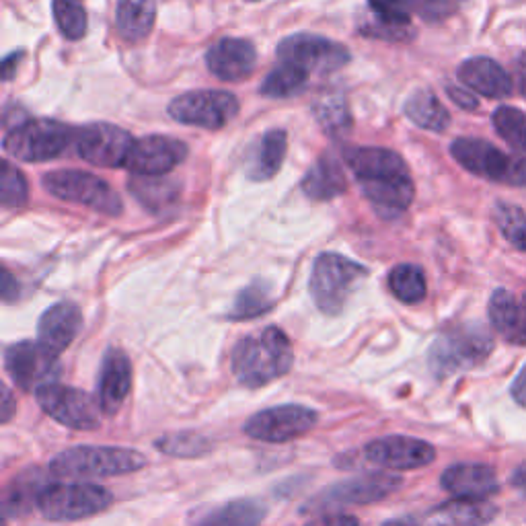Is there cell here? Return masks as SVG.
<instances>
[{
  "mask_svg": "<svg viewBox=\"0 0 526 526\" xmlns=\"http://www.w3.org/2000/svg\"><path fill=\"white\" fill-rule=\"evenodd\" d=\"M344 161L356 175L364 198L385 218L403 214L416 196L405 161L389 148L352 146Z\"/></svg>",
  "mask_w": 526,
  "mask_h": 526,
  "instance_id": "cell-1",
  "label": "cell"
},
{
  "mask_svg": "<svg viewBox=\"0 0 526 526\" xmlns=\"http://www.w3.org/2000/svg\"><path fill=\"white\" fill-rule=\"evenodd\" d=\"M294 350L288 335L278 327L251 333L233 350V374L249 389L266 387L292 368Z\"/></svg>",
  "mask_w": 526,
  "mask_h": 526,
  "instance_id": "cell-2",
  "label": "cell"
},
{
  "mask_svg": "<svg viewBox=\"0 0 526 526\" xmlns=\"http://www.w3.org/2000/svg\"><path fill=\"white\" fill-rule=\"evenodd\" d=\"M146 465L144 455L132 448L116 446H74L56 455L50 471L58 477H116L140 471Z\"/></svg>",
  "mask_w": 526,
  "mask_h": 526,
  "instance_id": "cell-3",
  "label": "cell"
},
{
  "mask_svg": "<svg viewBox=\"0 0 526 526\" xmlns=\"http://www.w3.org/2000/svg\"><path fill=\"white\" fill-rule=\"evenodd\" d=\"M77 128H70L56 120H27L15 124L3 140L5 153L25 161L44 163L58 159L66 148L74 144Z\"/></svg>",
  "mask_w": 526,
  "mask_h": 526,
  "instance_id": "cell-4",
  "label": "cell"
},
{
  "mask_svg": "<svg viewBox=\"0 0 526 526\" xmlns=\"http://www.w3.org/2000/svg\"><path fill=\"white\" fill-rule=\"evenodd\" d=\"M366 276L368 270L360 263L337 253H321L315 259L311 274V294L315 305L325 315L342 313L358 282Z\"/></svg>",
  "mask_w": 526,
  "mask_h": 526,
  "instance_id": "cell-5",
  "label": "cell"
},
{
  "mask_svg": "<svg viewBox=\"0 0 526 526\" xmlns=\"http://www.w3.org/2000/svg\"><path fill=\"white\" fill-rule=\"evenodd\" d=\"M44 190L62 202L87 206L103 216L116 218L124 206L120 196L101 177L85 171H54L44 175Z\"/></svg>",
  "mask_w": 526,
  "mask_h": 526,
  "instance_id": "cell-6",
  "label": "cell"
},
{
  "mask_svg": "<svg viewBox=\"0 0 526 526\" xmlns=\"http://www.w3.org/2000/svg\"><path fill=\"white\" fill-rule=\"evenodd\" d=\"M35 502L50 520H81L107 510L114 496L95 483H54L42 487Z\"/></svg>",
  "mask_w": 526,
  "mask_h": 526,
  "instance_id": "cell-7",
  "label": "cell"
},
{
  "mask_svg": "<svg viewBox=\"0 0 526 526\" xmlns=\"http://www.w3.org/2000/svg\"><path fill=\"white\" fill-rule=\"evenodd\" d=\"M494 348L492 337L481 327H459L440 335L430 352V366L438 377L471 368L490 356Z\"/></svg>",
  "mask_w": 526,
  "mask_h": 526,
  "instance_id": "cell-8",
  "label": "cell"
},
{
  "mask_svg": "<svg viewBox=\"0 0 526 526\" xmlns=\"http://www.w3.org/2000/svg\"><path fill=\"white\" fill-rule=\"evenodd\" d=\"M278 60L311 74H329L350 62V50L323 35L294 33L280 42Z\"/></svg>",
  "mask_w": 526,
  "mask_h": 526,
  "instance_id": "cell-9",
  "label": "cell"
},
{
  "mask_svg": "<svg viewBox=\"0 0 526 526\" xmlns=\"http://www.w3.org/2000/svg\"><path fill=\"white\" fill-rule=\"evenodd\" d=\"M40 405L52 420L74 430H95L101 426V405L89 393L50 383L35 391Z\"/></svg>",
  "mask_w": 526,
  "mask_h": 526,
  "instance_id": "cell-10",
  "label": "cell"
},
{
  "mask_svg": "<svg viewBox=\"0 0 526 526\" xmlns=\"http://www.w3.org/2000/svg\"><path fill=\"white\" fill-rule=\"evenodd\" d=\"M239 114V99L229 91H192L169 105V116L185 126L220 130Z\"/></svg>",
  "mask_w": 526,
  "mask_h": 526,
  "instance_id": "cell-11",
  "label": "cell"
},
{
  "mask_svg": "<svg viewBox=\"0 0 526 526\" xmlns=\"http://www.w3.org/2000/svg\"><path fill=\"white\" fill-rule=\"evenodd\" d=\"M134 138L111 124H89L77 128V138H74V150L77 155L103 169H116L124 167L130 150L134 146Z\"/></svg>",
  "mask_w": 526,
  "mask_h": 526,
  "instance_id": "cell-12",
  "label": "cell"
},
{
  "mask_svg": "<svg viewBox=\"0 0 526 526\" xmlns=\"http://www.w3.org/2000/svg\"><path fill=\"white\" fill-rule=\"evenodd\" d=\"M317 411L305 405H280L263 409L245 424V434L263 442H288L315 428Z\"/></svg>",
  "mask_w": 526,
  "mask_h": 526,
  "instance_id": "cell-13",
  "label": "cell"
},
{
  "mask_svg": "<svg viewBox=\"0 0 526 526\" xmlns=\"http://www.w3.org/2000/svg\"><path fill=\"white\" fill-rule=\"evenodd\" d=\"M5 366L9 377L23 391H37L54 383L60 372L58 356L48 352L40 342H19L7 348Z\"/></svg>",
  "mask_w": 526,
  "mask_h": 526,
  "instance_id": "cell-14",
  "label": "cell"
},
{
  "mask_svg": "<svg viewBox=\"0 0 526 526\" xmlns=\"http://www.w3.org/2000/svg\"><path fill=\"white\" fill-rule=\"evenodd\" d=\"M364 457L368 463L379 465L383 469L409 471L430 465L436 459V450L432 444L420 438L385 436L372 440L364 448Z\"/></svg>",
  "mask_w": 526,
  "mask_h": 526,
  "instance_id": "cell-15",
  "label": "cell"
},
{
  "mask_svg": "<svg viewBox=\"0 0 526 526\" xmlns=\"http://www.w3.org/2000/svg\"><path fill=\"white\" fill-rule=\"evenodd\" d=\"M187 157V146L171 136H146L134 142L126 159V169L142 177H161L181 165Z\"/></svg>",
  "mask_w": 526,
  "mask_h": 526,
  "instance_id": "cell-16",
  "label": "cell"
},
{
  "mask_svg": "<svg viewBox=\"0 0 526 526\" xmlns=\"http://www.w3.org/2000/svg\"><path fill=\"white\" fill-rule=\"evenodd\" d=\"M401 487V479L389 473H370L360 475L348 481L337 483L321 494V498L313 504L319 510L350 506V504H370L379 502L393 494Z\"/></svg>",
  "mask_w": 526,
  "mask_h": 526,
  "instance_id": "cell-17",
  "label": "cell"
},
{
  "mask_svg": "<svg viewBox=\"0 0 526 526\" xmlns=\"http://www.w3.org/2000/svg\"><path fill=\"white\" fill-rule=\"evenodd\" d=\"M206 66L216 79L237 83L247 79L257 66V50L249 40L224 37L206 54Z\"/></svg>",
  "mask_w": 526,
  "mask_h": 526,
  "instance_id": "cell-18",
  "label": "cell"
},
{
  "mask_svg": "<svg viewBox=\"0 0 526 526\" xmlns=\"http://www.w3.org/2000/svg\"><path fill=\"white\" fill-rule=\"evenodd\" d=\"M132 387V364L126 352L111 348L107 350L101 372H99V383H97V401L107 416H114L120 411L122 403L126 401Z\"/></svg>",
  "mask_w": 526,
  "mask_h": 526,
  "instance_id": "cell-19",
  "label": "cell"
},
{
  "mask_svg": "<svg viewBox=\"0 0 526 526\" xmlns=\"http://www.w3.org/2000/svg\"><path fill=\"white\" fill-rule=\"evenodd\" d=\"M455 161L467 171L494 181H504L510 161L494 144L479 138H457L450 146Z\"/></svg>",
  "mask_w": 526,
  "mask_h": 526,
  "instance_id": "cell-20",
  "label": "cell"
},
{
  "mask_svg": "<svg viewBox=\"0 0 526 526\" xmlns=\"http://www.w3.org/2000/svg\"><path fill=\"white\" fill-rule=\"evenodd\" d=\"M442 487L455 498L485 500L498 492V477L490 465L459 463L448 467L440 479Z\"/></svg>",
  "mask_w": 526,
  "mask_h": 526,
  "instance_id": "cell-21",
  "label": "cell"
},
{
  "mask_svg": "<svg viewBox=\"0 0 526 526\" xmlns=\"http://www.w3.org/2000/svg\"><path fill=\"white\" fill-rule=\"evenodd\" d=\"M81 327V309L72 303H58L42 315L40 325H37V342L54 356H60L74 342Z\"/></svg>",
  "mask_w": 526,
  "mask_h": 526,
  "instance_id": "cell-22",
  "label": "cell"
},
{
  "mask_svg": "<svg viewBox=\"0 0 526 526\" xmlns=\"http://www.w3.org/2000/svg\"><path fill=\"white\" fill-rule=\"evenodd\" d=\"M461 83L490 99H502L512 93L510 74L492 58H471L459 66Z\"/></svg>",
  "mask_w": 526,
  "mask_h": 526,
  "instance_id": "cell-23",
  "label": "cell"
},
{
  "mask_svg": "<svg viewBox=\"0 0 526 526\" xmlns=\"http://www.w3.org/2000/svg\"><path fill=\"white\" fill-rule=\"evenodd\" d=\"M496 506L485 500L455 498L434 508L426 524L428 526H485L496 516Z\"/></svg>",
  "mask_w": 526,
  "mask_h": 526,
  "instance_id": "cell-24",
  "label": "cell"
},
{
  "mask_svg": "<svg viewBox=\"0 0 526 526\" xmlns=\"http://www.w3.org/2000/svg\"><path fill=\"white\" fill-rule=\"evenodd\" d=\"M490 321L506 342L526 346V305L508 290H496L490 300Z\"/></svg>",
  "mask_w": 526,
  "mask_h": 526,
  "instance_id": "cell-25",
  "label": "cell"
},
{
  "mask_svg": "<svg viewBox=\"0 0 526 526\" xmlns=\"http://www.w3.org/2000/svg\"><path fill=\"white\" fill-rule=\"evenodd\" d=\"M348 190V179L333 157H321L305 175L303 192L313 202H327Z\"/></svg>",
  "mask_w": 526,
  "mask_h": 526,
  "instance_id": "cell-26",
  "label": "cell"
},
{
  "mask_svg": "<svg viewBox=\"0 0 526 526\" xmlns=\"http://www.w3.org/2000/svg\"><path fill=\"white\" fill-rule=\"evenodd\" d=\"M157 19L155 0H118L116 27L130 44H138L150 35Z\"/></svg>",
  "mask_w": 526,
  "mask_h": 526,
  "instance_id": "cell-27",
  "label": "cell"
},
{
  "mask_svg": "<svg viewBox=\"0 0 526 526\" xmlns=\"http://www.w3.org/2000/svg\"><path fill=\"white\" fill-rule=\"evenodd\" d=\"M286 150H288V138L284 130H270L263 134L257 150L249 159V167H247L249 175L257 181L272 179L284 165Z\"/></svg>",
  "mask_w": 526,
  "mask_h": 526,
  "instance_id": "cell-28",
  "label": "cell"
},
{
  "mask_svg": "<svg viewBox=\"0 0 526 526\" xmlns=\"http://www.w3.org/2000/svg\"><path fill=\"white\" fill-rule=\"evenodd\" d=\"M405 116L424 130L444 132L450 124L448 109L432 91H416L405 103Z\"/></svg>",
  "mask_w": 526,
  "mask_h": 526,
  "instance_id": "cell-29",
  "label": "cell"
},
{
  "mask_svg": "<svg viewBox=\"0 0 526 526\" xmlns=\"http://www.w3.org/2000/svg\"><path fill=\"white\" fill-rule=\"evenodd\" d=\"M266 508L257 500H235L210 512L198 526H259Z\"/></svg>",
  "mask_w": 526,
  "mask_h": 526,
  "instance_id": "cell-30",
  "label": "cell"
},
{
  "mask_svg": "<svg viewBox=\"0 0 526 526\" xmlns=\"http://www.w3.org/2000/svg\"><path fill=\"white\" fill-rule=\"evenodd\" d=\"M389 288L405 305L422 303L428 292L426 276L422 268L413 266V263H401V266H395L391 270Z\"/></svg>",
  "mask_w": 526,
  "mask_h": 526,
  "instance_id": "cell-31",
  "label": "cell"
},
{
  "mask_svg": "<svg viewBox=\"0 0 526 526\" xmlns=\"http://www.w3.org/2000/svg\"><path fill=\"white\" fill-rule=\"evenodd\" d=\"M309 74L296 66L280 62L261 83V95L270 99H284L303 93L309 85Z\"/></svg>",
  "mask_w": 526,
  "mask_h": 526,
  "instance_id": "cell-32",
  "label": "cell"
},
{
  "mask_svg": "<svg viewBox=\"0 0 526 526\" xmlns=\"http://www.w3.org/2000/svg\"><path fill=\"white\" fill-rule=\"evenodd\" d=\"M128 187H130V192L138 198V202H142L150 210H159V208L173 204L179 194L175 183L167 179H153V177H142V175H136L134 179H130Z\"/></svg>",
  "mask_w": 526,
  "mask_h": 526,
  "instance_id": "cell-33",
  "label": "cell"
},
{
  "mask_svg": "<svg viewBox=\"0 0 526 526\" xmlns=\"http://www.w3.org/2000/svg\"><path fill=\"white\" fill-rule=\"evenodd\" d=\"M54 19L60 33L70 42H77L87 33L85 0H54Z\"/></svg>",
  "mask_w": 526,
  "mask_h": 526,
  "instance_id": "cell-34",
  "label": "cell"
},
{
  "mask_svg": "<svg viewBox=\"0 0 526 526\" xmlns=\"http://www.w3.org/2000/svg\"><path fill=\"white\" fill-rule=\"evenodd\" d=\"M494 128L518 153H526V114L516 107L502 105L494 111Z\"/></svg>",
  "mask_w": 526,
  "mask_h": 526,
  "instance_id": "cell-35",
  "label": "cell"
},
{
  "mask_svg": "<svg viewBox=\"0 0 526 526\" xmlns=\"http://www.w3.org/2000/svg\"><path fill=\"white\" fill-rule=\"evenodd\" d=\"M157 448L161 453H167L171 457H181V459H194L210 453L212 444L196 434V432H177V434H167L157 440Z\"/></svg>",
  "mask_w": 526,
  "mask_h": 526,
  "instance_id": "cell-36",
  "label": "cell"
},
{
  "mask_svg": "<svg viewBox=\"0 0 526 526\" xmlns=\"http://www.w3.org/2000/svg\"><path fill=\"white\" fill-rule=\"evenodd\" d=\"M274 307V300L268 292V288L263 284H251L247 286L235 300V307L231 311V319L243 321V319H253L263 313H268Z\"/></svg>",
  "mask_w": 526,
  "mask_h": 526,
  "instance_id": "cell-37",
  "label": "cell"
},
{
  "mask_svg": "<svg viewBox=\"0 0 526 526\" xmlns=\"http://www.w3.org/2000/svg\"><path fill=\"white\" fill-rule=\"evenodd\" d=\"M315 114L317 120L321 122V126L335 134V132H342L346 128H350L352 118H350V109L348 103L344 101V97L340 95H327L323 97L317 105H315Z\"/></svg>",
  "mask_w": 526,
  "mask_h": 526,
  "instance_id": "cell-38",
  "label": "cell"
},
{
  "mask_svg": "<svg viewBox=\"0 0 526 526\" xmlns=\"http://www.w3.org/2000/svg\"><path fill=\"white\" fill-rule=\"evenodd\" d=\"M29 198V185L25 175L13 167L9 161L3 163V173H0V202L7 208L25 206Z\"/></svg>",
  "mask_w": 526,
  "mask_h": 526,
  "instance_id": "cell-39",
  "label": "cell"
},
{
  "mask_svg": "<svg viewBox=\"0 0 526 526\" xmlns=\"http://www.w3.org/2000/svg\"><path fill=\"white\" fill-rule=\"evenodd\" d=\"M494 214L502 235L516 249L526 251V214L512 204H498Z\"/></svg>",
  "mask_w": 526,
  "mask_h": 526,
  "instance_id": "cell-40",
  "label": "cell"
},
{
  "mask_svg": "<svg viewBox=\"0 0 526 526\" xmlns=\"http://www.w3.org/2000/svg\"><path fill=\"white\" fill-rule=\"evenodd\" d=\"M368 3L372 11L379 15L381 23L397 29H407L418 0H368Z\"/></svg>",
  "mask_w": 526,
  "mask_h": 526,
  "instance_id": "cell-41",
  "label": "cell"
},
{
  "mask_svg": "<svg viewBox=\"0 0 526 526\" xmlns=\"http://www.w3.org/2000/svg\"><path fill=\"white\" fill-rule=\"evenodd\" d=\"M459 9V0H424L420 13L426 21H442Z\"/></svg>",
  "mask_w": 526,
  "mask_h": 526,
  "instance_id": "cell-42",
  "label": "cell"
},
{
  "mask_svg": "<svg viewBox=\"0 0 526 526\" xmlns=\"http://www.w3.org/2000/svg\"><path fill=\"white\" fill-rule=\"evenodd\" d=\"M307 526H360V522L356 516H350V514H331V516L313 520Z\"/></svg>",
  "mask_w": 526,
  "mask_h": 526,
  "instance_id": "cell-43",
  "label": "cell"
},
{
  "mask_svg": "<svg viewBox=\"0 0 526 526\" xmlns=\"http://www.w3.org/2000/svg\"><path fill=\"white\" fill-rule=\"evenodd\" d=\"M504 181L512 185H526V159H512Z\"/></svg>",
  "mask_w": 526,
  "mask_h": 526,
  "instance_id": "cell-44",
  "label": "cell"
},
{
  "mask_svg": "<svg viewBox=\"0 0 526 526\" xmlns=\"http://www.w3.org/2000/svg\"><path fill=\"white\" fill-rule=\"evenodd\" d=\"M448 97L453 99L459 107L463 109H475L477 107V99L465 91V89H459V87H448Z\"/></svg>",
  "mask_w": 526,
  "mask_h": 526,
  "instance_id": "cell-45",
  "label": "cell"
},
{
  "mask_svg": "<svg viewBox=\"0 0 526 526\" xmlns=\"http://www.w3.org/2000/svg\"><path fill=\"white\" fill-rule=\"evenodd\" d=\"M512 397L518 405H522L526 409V364L522 366L516 381L512 383Z\"/></svg>",
  "mask_w": 526,
  "mask_h": 526,
  "instance_id": "cell-46",
  "label": "cell"
},
{
  "mask_svg": "<svg viewBox=\"0 0 526 526\" xmlns=\"http://www.w3.org/2000/svg\"><path fill=\"white\" fill-rule=\"evenodd\" d=\"M17 296H19V284L11 276V272L5 270L3 272V300H5V303H11V300H15Z\"/></svg>",
  "mask_w": 526,
  "mask_h": 526,
  "instance_id": "cell-47",
  "label": "cell"
},
{
  "mask_svg": "<svg viewBox=\"0 0 526 526\" xmlns=\"http://www.w3.org/2000/svg\"><path fill=\"white\" fill-rule=\"evenodd\" d=\"M514 68H516V85H518V91H520V95L526 99V54L516 60Z\"/></svg>",
  "mask_w": 526,
  "mask_h": 526,
  "instance_id": "cell-48",
  "label": "cell"
},
{
  "mask_svg": "<svg viewBox=\"0 0 526 526\" xmlns=\"http://www.w3.org/2000/svg\"><path fill=\"white\" fill-rule=\"evenodd\" d=\"M0 411H3V422H5V424L13 418V413H15L13 393H11L7 387H3V409H0Z\"/></svg>",
  "mask_w": 526,
  "mask_h": 526,
  "instance_id": "cell-49",
  "label": "cell"
},
{
  "mask_svg": "<svg viewBox=\"0 0 526 526\" xmlns=\"http://www.w3.org/2000/svg\"><path fill=\"white\" fill-rule=\"evenodd\" d=\"M21 58H23V52H19V54H11V56L5 58V62H3V79H5V81H9V79L13 77V74H15V68L19 66Z\"/></svg>",
  "mask_w": 526,
  "mask_h": 526,
  "instance_id": "cell-50",
  "label": "cell"
},
{
  "mask_svg": "<svg viewBox=\"0 0 526 526\" xmlns=\"http://www.w3.org/2000/svg\"><path fill=\"white\" fill-rule=\"evenodd\" d=\"M512 485H514V487H520L522 492H526V465H522V467L514 473Z\"/></svg>",
  "mask_w": 526,
  "mask_h": 526,
  "instance_id": "cell-51",
  "label": "cell"
},
{
  "mask_svg": "<svg viewBox=\"0 0 526 526\" xmlns=\"http://www.w3.org/2000/svg\"><path fill=\"white\" fill-rule=\"evenodd\" d=\"M383 526H416V524H411V522H407V520H389V522H385Z\"/></svg>",
  "mask_w": 526,
  "mask_h": 526,
  "instance_id": "cell-52",
  "label": "cell"
}]
</instances>
